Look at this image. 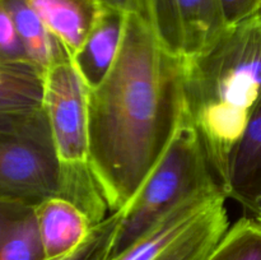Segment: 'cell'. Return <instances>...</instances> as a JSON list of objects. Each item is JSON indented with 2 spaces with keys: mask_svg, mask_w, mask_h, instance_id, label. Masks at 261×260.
<instances>
[{
  "mask_svg": "<svg viewBox=\"0 0 261 260\" xmlns=\"http://www.w3.org/2000/svg\"><path fill=\"white\" fill-rule=\"evenodd\" d=\"M257 218H259V219H260V221H261V216H260V217H257Z\"/></svg>",
  "mask_w": 261,
  "mask_h": 260,
  "instance_id": "20",
  "label": "cell"
},
{
  "mask_svg": "<svg viewBox=\"0 0 261 260\" xmlns=\"http://www.w3.org/2000/svg\"><path fill=\"white\" fill-rule=\"evenodd\" d=\"M121 219V211L110 213L92 227L87 239L76 249L63 256L45 260H110Z\"/></svg>",
  "mask_w": 261,
  "mask_h": 260,
  "instance_id": "16",
  "label": "cell"
},
{
  "mask_svg": "<svg viewBox=\"0 0 261 260\" xmlns=\"http://www.w3.org/2000/svg\"><path fill=\"white\" fill-rule=\"evenodd\" d=\"M89 88L70 58L43 73V110L61 165L81 176H94L89 165Z\"/></svg>",
  "mask_w": 261,
  "mask_h": 260,
  "instance_id": "6",
  "label": "cell"
},
{
  "mask_svg": "<svg viewBox=\"0 0 261 260\" xmlns=\"http://www.w3.org/2000/svg\"><path fill=\"white\" fill-rule=\"evenodd\" d=\"M54 37L73 58L93 28L105 0H27Z\"/></svg>",
  "mask_w": 261,
  "mask_h": 260,
  "instance_id": "11",
  "label": "cell"
},
{
  "mask_svg": "<svg viewBox=\"0 0 261 260\" xmlns=\"http://www.w3.org/2000/svg\"><path fill=\"white\" fill-rule=\"evenodd\" d=\"M126 10L105 3L86 41L71 58L89 89L102 83L116 61L124 36Z\"/></svg>",
  "mask_w": 261,
  "mask_h": 260,
  "instance_id": "9",
  "label": "cell"
},
{
  "mask_svg": "<svg viewBox=\"0 0 261 260\" xmlns=\"http://www.w3.org/2000/svg\"><path fill=\"white\" fill-rule=\"evenodd\" d=\"M10 13L27 59L45 73L54 63L69 58L27 0H3Z\"/></svg>",
  "mask_w": 261,
  "mask_h": 260,
  "instance_id": "13",
  "label": "cell"
},
{
  "mask_svg": "<svg viewBox=\"0 0 261 260\" xmlns=\"http://www.w3.org/2000/svg\"><path fill=\"white\" fill-rule=\"evenodd\" d=\"M206 260H261V221L245 217L227 229Z\"/></svg>",
  "mask_w": 261,
  "mask_h": 260,
  "instance_id": "15",
  "label": "cell"
},
{
  "mask_svg": "<svg viewBox=\"0 0 261 260\" xmlns=\"http://www.w3.org/2000/svg\"><path fill=\"white\" fill-rule=\"evenodd\" d=\"M158 41L188 59L205 50L226 30L219 0H130Z\"/></svg>",
  "mask_w": 261,
  "mask_h": 260,
  "instance_id": "7",
  "label": "cell"
},
{
  "mask_svg": "<svg viewBox=\"0 0 261 260\" xmlns=\"http://www.w3.org/2000/svg\"><path fill=\"white\" fill-rule=\"evenodd\" d=\"M182 60L185 116L222 186L261 98V13L226 27L205 50Z\"/></svg>",
  "mask_w": 261,
  "mask_h": 260,
  "instance_id": "2",
  "label": "cell"
},
{
  "mask_svg": "<svg viewBox=\"0 0 261 260\" xmlns=\"http://www.w3.org/2000/svg\"><path fill=\"white\" fill-rule=\"evenodd\" d=\"M0 198L32 205L63 198L93 224L111 213L96 178L75 175L60 163L43 107L0 114Z\"/></svg>",
  "mask_w": 261,
  "mask_h": 260,
  "instance_id": "3",
  "label": "cell"
},
{
  "mask_svg": "<svg viewBox=\"0 0 261 260\" xmlns=\"http://www.w3.org/2000/svg\"><path fill=\"white\" fill-rule=\"evenodd\" d=\"M227 27L239 24L261 13V0H219Z\"/></svg>",
  "mask_w": 261,
  "mask_h": 260,
  "instance_id": "18",
  "label": "cell"
},
{
  "mask_svg": "<svg viewBox=\"0 0 261 260\" xmlns=\"http://www.w3.org/2000/svg\"><path fill=\"white\" fill-rule=\"evenodd\" d=\"M38 231L45 259L63 256L79 246L94 226L71 201L50 198L36 205Z\"/></svg>",
  "mask_w": 261,
  "mask_h": 260,
  "instance_id": "10",
  "label": "cell"
},
{
  "mask_svg": "<svg viewBox=\"0 0 261 260\" xmlns=\"http://www.w3.org/2000/svg\"><path fill=\"white\" fill-rule=\"evenodd\" d=\"M43 107V73L30 61L0 63V114Z\"/></svg>",
  "mask_w": 261,
  "mask_h": 260,
  "instance_id": "14",
  "label": "cell"
},
{
  "mask_svg": "<svg viewBox=\"0 0 261 260\" xmlns=\"http://www.w3.org/2000/svg\"><path fill=\"white\" fill-rule=\"evenodd\" d=\"M184 115V60L127 9L116 61L88 94L89 165L111 213L134 198Z\"/></svg>",
  "mask_w": 261,
  "mask_h": 260,
  "instance_id": "1",
  "label": "cell"
},
{
  "mask_svg": "<svg viewBox=\"0 0 261 260\" xmlns=\"http://www.w3.org/2000/svg\"><path fill=\"white\" fill-rule=\"evenodd\" d=\"M5 61L30 60L25 55L10 13L8 12L3 0H0V63Z\"/></svg>",
  "mask_w": 261,
  "mask_h": 260,
  "instance_id": "17",
  "label": "cell"
},
{
  "mask_svg": "<svg viewBox=\"0 0 261 260\" xmlns=\"http://www.w3.org/2000/svg\"><path fill=\"white\" fill-rule=\"evenodd\" d=\"M221 186L194 195L110 260H206L229 228Z\"/></svg>",
  "mask_w": 261,
  "mask_h": 260,
  "instance_id": "5",
  "label": "cell"
},
{
  "mask_svg": "<svg viewBox=\"0 0 261 260\" xmlns=\"http://www.w3.org/2000/svg\"><path fill=\"white\" fill-rule=\"evenodd\" d=\"M106 3H110V4L119 5V7L125 8V9H129L130 0H105Z\"/></svg>",
  "mask_w": 261,
  "mask_h": 260,
  "instance_id": "19",
  "label": "cell"
},
{
  "mask_svg": "<svg viewBox=\"0 0 261 260\" xmlns=\"http://www.w3.org/2000/svg\"><path fill=\"white\" fill-rule=\"evenodd\" d=\"M0 260H45L36 205L0 198Z\"/></svg>",
  "mask_w": 261,
  "mask_h": 260,
  "instance_id": "12",
  "label": "cell"
},
{
  "mask_svg": "<svg viewBox=\"0 0 261 260\" xmlns=\"http://www.w3.org/2000/svg\"><path fill=\"white\" fill-rule=\"evenodd\" d=\"M222 189L227 198L261 216V98L232 150Z\"/></svg>",
  "mask_w": 261,
  "mask_h": 260,
  "instance_id": "8",
  "label": "cell"
},
{
  "mask_svg": "<svg viewBox=\"0 0 261 260\" xmlns=\"http://www.w3.org/2000/svg\"><path fill=\"white\" fill-rule=\"evenodd\" d=\"M218 186L221 184L212 170L200 138L184 115L165 154L121 211L110 259L132 246L182 201Z\"/></svg>",
  "mask_w": 261,
  "mask_h": 260,
  "instance_id": "4",
  "label": "cell"
}]
</instances>
